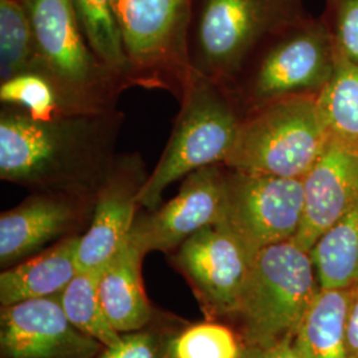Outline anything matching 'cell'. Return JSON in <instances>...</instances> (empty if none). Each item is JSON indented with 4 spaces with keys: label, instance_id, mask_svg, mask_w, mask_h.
Segmentation results:
<instances>
[{
    "label": "cell",
    "instance_id": "6da1fadb",
    "mask_svg": "<svg viewBox=\"0 0 358 358\" xmlns=\"http://www.w3.org/2000/svg\"><path fill=\"white\" fill-rule=\"evenodd\" d=\"M122 115L110 109L38 120L6 105L0 115V178L36 192L96 198L115 164Z\"/></svg>",
    "mask_w": 358,
    "mask_h": 358
},
{
    "label": "cell",
    "instance_id": "7a4b0ae2",
    "mask_svg": "<svg viewBox=\"0 0 358 358\" xmlns=\"http://www.w3.org/2000/svg\"><path fill=\"white\" fill-rule=\"evenodd\" d=\"M179 101L180 110L166 148L138 195V205L146 210L159 207L173 182L202 167L224 165L243 121L226 84L195 71Z\"/></svg>",
    "mask_w": 358,
    "mask_h": 358
},
{
    "label": "cell",
    "instance_id": "3957f363",
    "mask_svg": "<svg viewBox=\"0 0 358 358\" xmlns=\"http://www.w3.org/2000/svg\"><path fill=\"white\" fill-rule=\"evenodd\" d=\"M320 291L310 254L294 239L262 248L252 262L239 308L244 345L294 338Z\"/></svg>",
    "mask_w": 358,
    "mask_h": 358
},
{
    "label": "cell",
    "instance_id": "277c9868",
    "mask_svg": "<svg viewBox=\"0 0 358 358\" xmlns=\"http://www.w3.org/2000/svg\"><path fill=\"white\" fill-rule=\"evenodd\" d=\"M29 16L41 76L59 90L72 113L115 109L128 84L97 59L78 23L72 0H20Z\"/></svg>",
    "mask_w": 358,
    "mask_h": 358
},
{
    "label": "cell",
    "instance_id": "5b68a950",
    "mask_svg": "<svg viewBox=\"0 0 358 358\" xmlns=\"http://www.w3.org/2000/svg\"><path fill=\"white\" fill-rule=\"evenodd\" d=\"M316 94H292L257 106L243 118L224 166L260 176L304 178L329 143Z\"/></svg>",
    "mask_w": 358,
    "mask_h": 358
},
{
    "label": "cell",
    "instance_id": "8992f818",
    "mask_svg": "<svg viewBox=\"0 0 358 358\" xmlns=\"http://www.w3.org/2000/svg\"><path fill=\"white\" fill-rule=\"evenodd\" d=\"M133 85L178 99L192 80V0H115Z\"/></svg>",
    "mask_w": 358,
    "mask_h": 358
},
{
    "label": "cell",
    "instance_id": "52a82bcc",
    "mask_svg": "<svg viewBox=\"0 0 358 358\" xmlns=\"http://www.w3.org/2000/svg\"><path fill=\"white\" fill-rule=\"evenodd\" d=\"M192 69L226 84L256 45L299 13L291 0H192Z\"/></svg>",
    "mask_w": 358,
    "mask_h": 358
},
{
    "label": "cell",
    "instance_id": "ba28073f",
    "mask_svg": "<svg viewBox=\"0 0 358 358\" xmlns=\"http://www.w3.org/2000/svg\"><path fill=\"white\" fill-rule=\"evenodd\" d=\"M303 180L243 173L226 167L222 215L251 252L294 239L303 217Z\"/></svg>",
    "mask_w": 358,
    "mask_h": 358
},
{
    "label": "cell",
    "instance_id": "9c48e42d",
    "mask_svg": "<svg viewBox=\"0 0 358 358\" xmlns=\"http://www.w3.org/2000/svg\"><path fill=\"white\" fill-rule=\"evenodd\" d=\"M337 53L327 22L296 16L278 29L256 68L250 96L256 106L300 93H319L336 69Z\"/></svg>",
    "mask_w": 358,
    "mask_h": 358
},
{
    "label": "cell",
    "instance_id": "30bf717a",
    "mask_svg": "<svg viewBox=\"0 0 358 358\" xmlns=\"http://www.w3.org/2000/svg\"><path fill=\"white\" fill-rule=\"evenodd\" d=\"M255 254L220 224L195 232L171 256L208 320L234 317Z\"/></svg>",
    "mask_w": 358,
    "mask_h": 358
},
{
    "label": "cell",
    "instance_id": "8fae6325",
    "mask_svg": "<svg viewBox=\"0 0 358 358\" xmlns=\"http://www.w3.org/2000/svg\"><path fill=\"white\" fill-rule=\"evenodd\" d=\"M224 174V165L192 171L173 199L136 217L129 241L143 255L169 254L195 232L217 224L223 207Z\"/></svg>",
    "mask_w": 358,
    "mask_h": 358
},
{
    "label": "cell",
    "instance_id": "7c38bea8",
    "mask_svg": "<svg viewBox=\"0 0 358 358\" xmlns=\"http://www.w3.org/2000/svg\"><path fill=\"white\" fill-rule=\"evenodd\" d=\"M149 176L141 155H117L96 195L90 224L80 236V271L103 269L128 243L136 220L138 195Z\"/></svg>",
    "mask_w": 358,
    "mask_h": 358
},
{
    "label": "cell",
    "instance_id": "4fadbf2b",
    "mask_svg": "<svg viewBox=\"0 0 358 358\" xmlns=\"http://www.w3.org/2000/svg\"><path fill=\"white\" fill-rule=\"evenodd\" d=\"M103 348L69 321L59 296L0 310V358H96Z\"/></svg>",
    "mask_w": 358,
    "mask_h": 358
},
{
    "label": "cell",
    "instance_id": "5bb4252c",
    "mask_svg": "<svg viewBox=\"0 0 358 358\" xmlns=\"http://www.w3.org/2000/svg\"><path fill=\"white\" fill-rule=\"evenodd\" d=\"M96 198L63 192H36L0 215V264L8 268L45 250L92 217Z\"/></svg>",
    "mask_w": 358,
    "mask_h": 358
},
{
    "label": "cell",
    "instance_id": "9a60e30c",
    "mask_svg": "<svg viewBox=\"0 0 358 358\" xmlns=\"http://www.w3.org/2000/svg\"><path fill=\"white\" fill-rule=\"evenodd\" d=\"M303 180L304 205L294 243L310 251L358 201V157L328 143Z\"/></svg>",
    "mask_w": 358,
    "mask_h": 358
},
{
    "label": "cell",
    "instance_id": "2e32d148",
    "mask_svg": "<svg viewBox=\"0 0 358 358\" xmlns=\"http://www.w3.org/2000/svg\"><path fill=\"white\" fill-rule=\"evenodd\" d=\"M81 235H71L4 269L0 275L1 307L32 299L59 296L80 272L77 250Z\"/></svg>",
    "mask_w": 358,
    "mask_h": 358
},
{
    "label": "cell",
    "instance_id": "e0dca14e",
    "mask_svg": "<svg viewBox=\"0 0 358 358\" xmlns=\"http://www.w3.org/2000/svg\"><path fill=\"white\" fill-rule=\"evenodd\" d=\"M143 257L141 251L128 241L101 269L100 299L108 320L118 333L140 331L153 322V308L142 280Z\"/></svg>",
    "mask_w": 358,
    "mask_h": 358
},
{
    "label": "cell",
    "instance_id": "ac0fdd59",
    "mask_svg": "<svg viewBox=\"0 0 358 358\" xmlns=\"http://www.w3.org/2000/svg\"><path fill=\"white\" fill-rule=\"evenodd\" d=\"M349 288L320 289L294 336L299 358H353L346 341Z\"/></svg>",
    "mask_w": 358,
    "mask_h": 358
},
{
    "label": "cell",
    "instance_id": "d6986e66",
    "mask_svg": "<svg viewBox=\"0 0 358 358\" xmlns=\"http://www.w3.org/2000/svg\"><path fill=\"white\" fill-rule=\"evenodd\" d=\"M328 142L358 157V65L337 55L331 80L316 94Z\"/></svg>",
    "mask_w": 358,
    "mask_h": 358
},
{
    "label": "cell",
    "instance_id": "ffe728a7",
    "mask_svg": "<svg viewBox=\"0 0 358 358\" xmlns=\"http://www.w3.org/2000/svg\"><path fill=\"white\" fill-rule=\"evenodd\" d=\"M309 254L320 289L349 288L358 282V201L321 235Z\"/></svg>",
    "mask_w": 358,
    "mask_h": 358
},
{
    "label": "cell",
    "instance_id": "44dd1931",
    "mask_svg": "<svg viewBox=\"0 0 358 358\" xmlns=\"http://www.w3.org/2000/svg\"><path fill=\"white\" fill-rule=\"evenodd\" d=\"M90 50L115 76L131 87L130 65L115 15V0H72Z\"/></svg>",
    "mask_w": 358,
    "mask_h": 358
},
{
    "label": "cell",
    "instance_id": "7402d4cb",
    "mask_svg": "<svg viewBox=\"0 0 358 358\" xmlns=\"http://www.w3.org/2000/svg\"><path fill=\"white\" fill-rule=\"evenodd\" d=\"M41 75L32 24L20 0H0V80Z\"/></svg>",
    "mask_w": 358,
    "mask_h": 358
},
{
    "label": "cell",
    "instance_id": "603a6c76",
    "mask_svg": "<svg viewBox=\"0 0 358 358\" xmlns=\"http://www.w3.org/2000/svg\"><path fill=\"white\" fill-rule=\"evenodd\" d=\"M101 269L80 271L59 294L66 317L78 331L97 340L103 346L115 345L121 333L108 320L99 292Z\"/></svg>",
    "mask_w": 358,
    "mask_h": 358
},
{
    "label": "cell",
    "instance_id": "cb8c5ba5",
    "mask_svg": "<svg viewBox=\"0 0 358 358\" xmlns=\"http://www.w3.org/2000/svg\"><path fill=\"white\" fill-rule=\"evenodd\" d=\"M0 100L38 120L76 115L68 109L62 94L51 81L38 73H23L1 81Z\"/></svg>",
    "mask_w": 358,
    "mask_h": 358
},
{
    "label": "cell",
    "instance_id": "d4e9b609",
    "mask_svg": "<svg viewBox=\"0 0 358 358\" xmlns=\"http://www.w3.org/2000/svg\"><path fill=\"white\" fill-rule=\"evenodd\" d=\"M243 349L239 334L224 324L207 319L177 332L171 358H241Z\"/></svg>",
    "mask_w": 358,
    "mask_h": 358
},
{
    "label": "cell",
    "instance_id": "484cf974",
    "mask_svg": "<svg viewBox=\"0 0 358 358\" xmlns=\"http://www.w3.org/2000/svg\"><path fill=\"white\" fill-rule=\"evenodd\" d=\"M177 332L146 327L121 333L115 345L103 346L96 358H171V344Z\"/></svg>",
    "mask_w": 358,
    "mask_h": 358
},
{
    "label": "cell",
    "instance_id": "4316f807",
    "mask_svg": "<svg viewBox=\"0 0 358 358\" xmlns=\"http://www.w3.org/2000/svg\"><path fill=\"white\" fill-rule=\"evenodd\" d=\"M336 53L358 65V0H328Z\"/></svg>",
    "mask_w": 358,
    "mask_h": 358
},
{
    "label": "cell",
    "instance_id": "83f0119b",
    "mask_svg": "<svg viewBox=\"0 0 358 358\" xmlns=\"http://www.w3.org/2000/svg\"><path fill=\"white\" fill-rule=\"evenodd\" d=\"M345 331L349 352L352 357L358 358V282L349 287Z\"/></svg>",
    "mask_w": 358,
    "mask_h": 358
},
{
    "label": "cell",
    "instance_id": "f1b7e54d",
    "mask_svg": "<svg viewBox=\"0 0 358 358\" xmlns=\"http://www.w3.org/2000/svg\"><path fill=\"white\" fill-rule=\"evenodd\" d=\"M241 358H299L294 350V338L264 346L244 345Z\"/></svg>",
    "mask_w": 358,
    "mask_h": 358
}]
</instances>
